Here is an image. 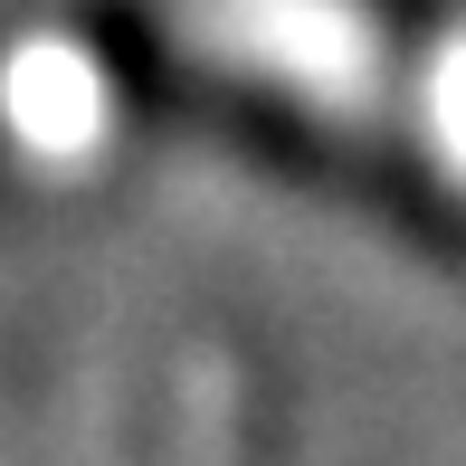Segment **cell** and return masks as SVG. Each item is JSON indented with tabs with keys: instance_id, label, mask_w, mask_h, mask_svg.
Wrapping results in <instances>:
<instances>
[{
	"instance_id": "cell-1",
	"label": "cell",
	"mask_w": 466,
	"mask_h": 466,
	"mask_svg": "<svg viewBox=\"0 0 466 466\" xmlns=\"http://www.w3.org/2000/svg\"><path fill=\"white\" fill-rule=\"evenodd\" d=\"M0 124H10V143L19 153H38V162H86L105 153V134H115V86H105V67L76 38H57V29H38V38H19L10 57H0Z\"/></svg>"
},
{
	"instance_id": "cell-2",
	"label": "cell",
	"mask_w": 466,
	"mask_h": 466,
	"mask_svg": "<svg viewBox=\"0 0 466 466\" xmlns=\"http://www.w3.org/2000/svg\"><path fill=\"white\" fill-rule=\"evenodd\" d=\"M238 419H248L238 362L228 352H190L172 380V466H238Z\"/></svg>"
},
{
	"instance_id": "cell-3",
	"label": "cell",
	"mask_w": 466,
	"mask_h": 466,
	"mask_svg": "<svg viewBox=\"0 0 466 466\" xmlns=\"http://www.w3.org/2000/svg\"><path fill=\"white\" fill-rule=\"evenodd\" d=\"M438 143H448V162H457V172H466V48H448V57H438Z\"/></svg>"
}]
</instances>
